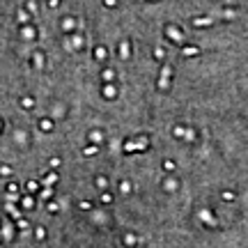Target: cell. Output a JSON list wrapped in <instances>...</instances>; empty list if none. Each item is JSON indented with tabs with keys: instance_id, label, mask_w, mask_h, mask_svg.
<instances>
[{
	"instance_id": "14",
	"label": "cell",
	"mask_w": 248,
	"mask_h": 248,
	"mask_svg": "<svg viewBox=\"0 0 248 248\" xmlns=\"http://www.w3.org/2000/svg\"><path fill=\"white\" fill-rule=\"evenodd\" d=\"M94 152H97V147H88V150H85V154H88V156H92Z\"/></svg>"
},
{
	"instance_id": "4",
	"label": "cell",
	"mask_w": 248,
	"mask_h": 248,
	"mask_svg": "<svg viewBox=\"0 0 248 248\" xmlns=\"http://www.w3.org/2000/svg\"><path fill=\"white\" fill-rule=\"evenodd\" d=\"M106 55H108L106 48H97V60H106Z\"/></svg>"
},
{
	"instance_id": "12",
	"label": "cell",
	"mask_w": 248,
	"mask_h": 248,
	"mask_svg": "<svg viewBox=\"0 0 248 248\" xmlns=\"http://www.w3.org/2000/svg\"><path fill=\"white\" fill-rule=\"evenodd\" d=\"M103 78H106V81H110V78H113V71H110V69H108V71H103Z\"/></svg>"
},
{
	"instance_id": "5",
	"label": "cell",
	"mask_w": 248,
	"mask_h": 248,
	"mask_svg": "<svg viewBox=\"0 0 248 248\" xmlns=\"http://www.w3.org/2000/svg\"><path fill=\"white\" fill-rule=\"evenodd\" d=\"M23 37H26V39H32V37H35V30H32V28H28V30L23 32Z\"/></svg>"
},
{
	"instance_id": "10",
	"label": "cell",
	"mask_w": 248,
	"mask_h": 248,
	"mask_svg": "<svg viewBox=\"0 0 248 248\" xmlns=\"http://www.w3.org/2000/svg\"><path fill=\"white\" fill-rule=\"evenodd\" d=\"M163 165H165V170H172V168H175V163H172V161H165Z\"/></svg>"
},
{
	"instance_id": "8",
	"label": "cell",
	"mask_w": 248,
	"mask_h": 248,
	"mask_svg": "<svg viewBox=\"0 0 248 248\" xmlns=\"http://www.w3.org/2000/svg\"><path fill=\"white\" fill-rule=\"evenodd\" d=\"M119 53H122V57H126V53H129V46H126V44H122V46H119Z\"/></svg>"
},
{
	"instance_id": "6",
	"label": "cell",
	"mask_w": 248,
	"mask_h": 248,
	"mask_svg": "<svg viewBox=\"0 0 248 248\" xmlns=\"http://www.w3.org/2000/svg\"><path fill=\"white\" fill-rule=\"evenodd\" d=\"M51 126H53V124L48 122V119H44V122H41V129H44V131H51Z\"/></svg>"
},
{
	"instance_id": "7",
	"label": "cell",
	"mask_w": 248,
	"mask_h": 248,
	"mask_svg": "<svg viewBox=\"0 0 248 248\" xmlns=\"http://www.w3.org/2000/svg\"><path fill=\"white\" fill-rule=\"evenodd\" d=\"M184 55H198V48H184Z\"/></svg>"
},
{
	"instance_id": "15",
	"label": "cell",
	"mask_w": 248,
	"mask_h": 248,
	"mask_svg": "<svg viewBox=\"0 0 248 248\" xmlns=\"http://www.w3.org/2000/svg\"><path fill=\"white\" fill-rule=\"evenodd\" d=\"M57 2H60V0H51V7H55V5H57Z\"/></svg>"
},
{
	"instance_id": "3",
	"label": "cell",
	"mask_w": 248,
	"mask_h": 248,
	"mask_svg": "<svg viewBox=\"0 0 248 248\" xmlns=\"http://www.w3.org/2000/svg\"><path fill=\"white\" fill-rule=\"evenodd\" d=\"M214 23V19H195V26H209Z\"/></svg>"
},
{
	"instance_id": "1",
	"label": "cell",
	"mask_w": 248,
	"mask_h": 248,
	"mask_svg": "<svg viewBox=\"0 0 248 248\" xmlns=\"http://www.w3.org/2000/svg\"><path fill=\"white\" fill-rule=\"evenodd\" d=\"M168 78H170V67H163V71H161V83H159L161 90L168 88Z\"/></svg>"
},
{
	"instance_id": "11",
	"label": "cell",
	"mask_w": 248,
	"mask_h": 248,
	"mask_svg": "<svg viewBox=\"0 0 248 248\" xmlns=\"http://www.w3.org/2000/svg\"><path fill=\"white\" fill-rule=\"evenodd\" d=\"M19 21H21V23H26V21H28V16L23 14V12H19Z\"/></svg>"
},
{
	"instance_id": "13",
	"label": "cell",
	"mask_w": 248,
	"mask_h": 248,
	"mask_svg": "<svg viewBox=\"0 0 248 248\" xmlns=\"http://www.w3.org/2000/svg\"><path fill=\"white\" fill-rule=\"evenodd\" d=\"M7 188H9V193H16V191H19V186H16V184H9Z\"/></svg>"
},
{
	"instance_id": "2",
	"label": "cell",
	"mask_w": 248,
	"mask_h": 248,
	"mask_svg": "<svg viewBox=\"0 0 248 248\" xmlns=\"http://www.w3.org/2000/svg\"><path fill=\"white\" fill-rule=\"evenodd\" d=\"M168 35H170V39L181 41V32H179V30H175V28H168Z\"/></svg>"
},
{
	"instance_id": "9",
	"label": "cell",
	"mask_w": 248,
	"mask_h": 248,
	"mask_svg": "<svg viewBox=\"0 0 248 248\" xmlns=\"http://www.w3.org/2000/svg\"><path fill=\"white\" fill-rule=\"evenodd\" d=\"M55 179H57V175H48L46 179H44V184H53V181H55Z\"/></svg>"
}]
</instances>
